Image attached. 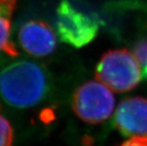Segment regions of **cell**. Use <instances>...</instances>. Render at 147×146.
<instances>
[{"instance_id":"obj_3","label":"cell","mask_w":147,"mask_h":146,"mask_svg":"<svg viewBox=\"0 0 147 146\" xmlns=\"http://www.w3.org/2000/svg\"><path fill=\"white\" fill-rule=\"evenodd\" d=\"M96 17L83 11L69 0H62L57 8L56 29L62 42L82 48L92 42L99 31Z\"/></svg>"},{"instance_id":"obj_10","label":"cell","mask_w":147,"mask_h":146,"mask_svg":"<svg viewBox=\"0 0 147 146\" xmlns=\"http://www.w3.org/2000/svg\"><path fill=\"white\" fill-rule=\"evenodd\" d=\"M120 146H147V136H136L133 137Z\"/></svg>"},{"instance_id":"obj_2","label":"cell","mask_w":147,"mask_h":146,"mask_svg":"<svg viewBox=\"0 0 147 146\" xmlns=\"http://www.w3.org/2000/svg\"><path fill=\"white\" fill-rule=\"evenodd\" d=\"M141 77L142 71L137 59L124 48L105 53L96 67V78L115 92L134 89Z\"/></svg>"},{"instance_id":"obj_5","label":"cell","mask_w":147,"mask_h":146,"mask_svg":"<svg viewBox=\"0 0 147 146\" xmlns=\"http://www.w3.org/2000/svg\"><path fill=\"white\" fill-rule=\"evenodd\" d=\"M19 42L28 54L42 57L52 54L57 47V35L44 21L32 20L25 22L19 30Z\"/></svg>"},{"instance_id":"obj_8","label":"cell","mask_w":147,"mask_h":146,"mask_svg":"<svg viewBox=\"0 0 147 146\" xmlns=\"http://www.w3.org/2000/svg\"><path fill=\"white\" fill-rule=\"evenodd\" d=\"M144 20L145 31L137 35L134 42L132 43L131 51L140 66L143 77L147 78V5L144 11Z\"/></svg>"},{"instance_id":"obj_9","label":"cell","mask_w":147,"mask_h":146,"mask_svg":"<svg viewBox=\"0 0 147 146\" xmlns=\"http://www.w3.org/2000/svg\"><path fill=\"white\" fill-rule=\"evenodd\" d=\"M13 130L7 119L0 114V146H12Z\"/></svg>"},{"instance_id":"obj_4","label":"cell","mask_w":147,"mask_h":146,"mask_svg":"<svg viewBox=\"0 0 147 146\" xmlns=\"http://www.w3.org/2000/svg\"><path fill=\"white\" fill-rule=\"evenodd\" d=\"M115 100L109 87L100 81H87L73 94L71 107L76 115L88 124H100L111 116Z\"/></svg>"},{"instance_id":"obj_6","label":"cell","mask_w":147,"mask_h":146,"mask_svg":"<svg viewBox=\"0 0 147 146\" xmlns=\"http://www.w3.org/2000/svg\"><path fill=\"white\" fill-rule=\"evenodd\" d=\"M115 124L125 136H146L147 100L131 97L121 101L115 114Z\"/></svg>"},{"instance_id":"obj_7","label":"cell","mask_w":147,"mask_h":146,"mask_svg":"<svg viewBox=\"0 0 147 146\" xmlns=\"http://www.w3.org/2000/svg\"><path fill=\"white\" fill-rule=\"evenodd\" d=\"M17 0H0V51L12 57L18 55L15 45L11 42V26Z\"/></svg>"},{"instance_id":"obj_1","label":"cell","mask_w":147,"mask_h":146,"mask_svg":"<svg viewBox=\"0 0 147 146\" xmlns=\"http://www.w3.org/2000/svg\"><path fill=\"white\" fill-rule=\"evenodd\" d=\"M49 90L47 71L29 60L13 62L0 71V98L15 108H30L41 103Z\"/></svg>"}]
</instances>
